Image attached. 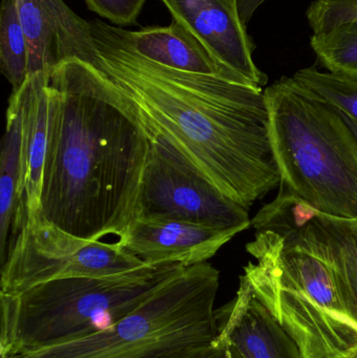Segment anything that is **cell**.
<instances>
[{"mask_svg": "<svg viewBox=\"0 0 357 358\" xmlns=\"http://www.w3.org/2000/svg\"><path fill=\"white\" fill-rule=\"evenodd\" d=\"M89 24L96 52L88 63L149 136L171 143L245 208L280 185L263 88L163 66L142 56L122 27L99 19Z\"/></svg>", "mask_w": 357, "mask_h": 358, "instance_id": "6da1fadb", "label": "cell"}, {"mask_svg": "<svg viewBox=\"0 0 357 358\" xmlns=\"http://www.w3.org/2000/svg\"><path fill=\"white\" fill-rule=\"evenodd\" d=\"M48 130L39 208L29 225L75 239L121 238L136 217L150 136L90 63L48 71Z\"/></svg>", "mask_w": 357, "mask_h": 358, "instance_id": "7a4b0ae2", "label": "cell"}, {"mask_svg": "<svg viewBox=\"0 0 357 358\" xmlns=\"http://www.w3.org/2000/svg\"><path fill=\"white\" fill-rule=\"evenodd\" d=\"M264 96L281 191L327 216L357 220V138L342 113L293 77Z\"/></svg>", "mask_w": 357, "mask_h": 358, "instance_id": "3957f363", "label": "cell"}, {"mask_svg": "<svg viewBox=\"0 0 357 358\" xmlns=\"http://www.w3.org/2000/svg\"><path fill=\"white\" fill-rule=\"evenodd\" d=\"M147 265L110 278L52 280L0 294V358L50 348L107 329L184 271Z\"/></svg>", "mask_w": 357, "mask_h": 358, "instance_id": "277c9868", "label": "cell"}, {"mask_svg": "<svg viewBox=\"0 0 357 358\" xmlns=\"http://www.w3.org/2000/svg\"><path fill=\"white\" fill-rule=\"evenodd\" d=\"M245 267L256 296L268 307L304 358H354L357 323L348 315L327 265L291 231L256 227Z\"/></svg>", "mask_w": 357, "mask_h": 358, "instance_id": "5b68a950", "label": "cell"}, {"mask_svg": "<svg viewBox=\"0 0 357 358\" xmlns=\"http://www.w3.org/2000/svg\"><path fill=\"white\" fill-rule=\"evenodd\" d=\"M219 271L186 267L154 296L107 329L50 348L6 358H165L217 338Z\"/></svg>", "mask_w": 357, "mask_h": 358, "instance_id": "8992f818", "label": "cell"}, {"mask_svg": "<svg viewBox=\"0 0 357 358\" xmlns=\"http://www.w3.org/2000/svg\"><path fill=\"white\" fill-rule=\"evenodd\" d=\"M134 219L242 231L252 224L249 208L226 197L186 155L157 136H150Z\"/></svg>", "mask_w": 357, "mask_h": 358, "instance_id": "52a82bcc", "label": "cell"}, {"mask_svg": "<svg viewBox=\"0 0 357 358\" xmlns=\"http://www.w3.org/2000/svg\"><path fill=\"white\" fill-rule=\"evenodd\" d=\"M145 266L117 241H84L27 225L10 258L0 265V294H19L52 280L117 277Z\"/></svg>", "mask_w": 357, "mask_h": 358, "instance_id": "ba28073f", "label": "cell"}, {"mask_svg": "<svg viewBox=\"0 0 357 358\" xmlns=\"http://www.w3.org/2000/svg\"><path fill=\"white\" fill-rule=\"evenodd\" d=\"M255 224L291 231L330 271L348 315L357 323V239L345 219L316 212L298 198L279 191L254 218Z\"/></svg>", "mask_w": 357, "mask_h": 358, "instance_id": "9c48e42d", "label": "cell"}, {"mask_svg": "<svg viewBox=\"0 0 357 358\" xmlns=\"http://www.w3.org/2000/svg\"><path fill=\"white\" fill-rule=\"evenodd\" d=\"M232 81L263 88L268 76L254 60V44L237 0H161Z\"/></svg>", "mask_w": 357, "mask_h": 358, "instance_id": "30bf717a", "label": "cell"}, {"mask_svg": "<svg viewBox=\"0 0 357 358\" xmlns=\"http://www.w3.org/2000/svg\"><path fill=\"white\" fill-rule=\"evenodd\" d=\"M29 45V76L68 59L88 62L96 52L89 21L63 0H16Z\"/></svg>", "mask_w": 357, "mask_h": 358, "instance_id": "8fae6325", "label": "cell"}, {"mask_svg": "<svg viewBox=\"0 0 357 358\" xmlns=\"http://www.w3.org/2000/svg\"><path fill=\"white\" fill-rule=\"evenodd\" d=\"M215 319L217 338L226 345L230 358H304L245 275L236 296L215 309Z\"/></svg>", "mask_w": 357, "mask_h": 358, "instance_id": "7c38bea8", "label": "cell"}, {"mask_svg": "<svg viewBox=\"0 0 357 358\" xmlns=\"http://www.w3.org/2000/svg\"><path fill=\"white\" fill-rule=\"evenodd\" d=\"M242 229H217L177 220L133 219L119 243L147 265L207 262Z\"/></svg>", "mask_w": 357, "mask_h": 358, "instance_id": "4fadbf2b", "label": "cell"}, {"mask_svg": "<svg viewBox=\"0 0 357 358\" xmlns=\"http://www.w3.org/2000/svg\"><path fill=\"white\" fill-rule=\"evenodd\" d=\"M24 86L13 92L0 157V265L18 245L29 222L23 146Z\"/></svg>", "mask_w": 357, "mask_h": 358, "instance_id": "5bb4252c", "label": "cell"}, {"mask_svg": "<svg viewBox=\"0 0 357 358\" xmlns=\"http://www.w3.org/2000/svg\"><path fill=\"white\" fill-rule=\"evenodd\" d=\"M126 36L142 56L178 71L226 78L205 46L182 24L144 27L126 31ZM232 81V80H231Z\"/></svg>", "mask_w": 357, "mask_h": 358, "instance_id": "9a60e30c", "label": "cell"}, {"mask_svg": "<svg viewBox=\"0 0 357 358\" xmlns=\"http://www.w3.org/2000/svg\"><path fill=\"white\" fill-rule=\"evenodd\" d=\"M48 71L29 76L24 86L23 146L27 165V196L29 220L39 208L41 180L48 130Z\"/></svg>", "mask_w": 357, "mask_h": 358, "instance_id": "2e32d148", "label": "cell"}, {"mask_svg": "<svg viewBox=\"0 0 357 358\" xmlns=\"http://www.w3.org/2000/svg\"><path fill=\"white\" fill-rule=\"evenodd\" d=\"M0 67L18 90L29 78V45L21 24L16 0H2L0 12Z\"/></svg>", "mask_w": 357, "mask_h": 358, "instance_id": "e0dca14e", "label": "cell"}, {"mask_svg": "<svg viewBox=\"0 0 357 358\" xmlns=\"http://www.w3.org/2000/svg\"><path fill=\"white\" fill-rule=\"evenodd\" d=\"M293 78L357 122V75L307 67L298 71Z\"/></svg>", "mask_w": 357, "mask_h": 358, "instance_id": "ac0fdd59", "label": "cell"}, {"mask_svg": "<svg viewBox=\"0 0 357 358\" xmlns=\"http://www.w3.org/2000/svg\"><path fill=\"white\" fill-rule=\"evenodd\" d=\"M310 45L327 71L357 75V22L314 34Z\"/></svg>", "mask_w": 357, "mask_h": 358, "instance_id": "d6986e66", "label": "cell"}, {"mask_svg": "<svg viewBox=\"0 0 357 358\" xmlns=\"http://www.w3.org/2000/svg\"><path fill=\"white\" fill-rule=\"evenodd\" d=\"M314 34L348 22H357V0H314L306 12Z\"/></svg>", "mask_w": 357, "mask_h": 358, "instance_id": "ffe728a7", "label": "cell"}, {"mask_svg": "<svg viewBox=\"0 0 357 358\" xmlns=\"http://www.w3.org/2000/svg\"><path fill=\"white\" fill-rule=\"evenodd\" d=\"M92 12L113 24L121 27L136 24L146 0H84Z\"/></svg>", "mask_w": 357, "mask_h": 358, "instance_id": "44dd1931", "label": "cell"}, {"mask_svg": "<svg viewBox=\"0 0 357 358\" xmlns=\"http://www.w3.org/2000/svg\"><path fill=\"white\" fill-rule=\"evenodd\" d=\"M165 358H230L226 345L216 338L211 344L180 351Z\"/></svg>", "mask_w": 357, "mask_h": 358, "instance_id": "7402d4cb", "label": "cell"}, {"mask_svg": "<svg viewBox=\"0 0 357 358\" xmlns=\"http://www.w3.org/2000/svg\"><path fill=\"white\" fill-rule=\"evenodd\" d=\"M237 1H238L239 14L243 23L247 25L256 10L268 0H237Z\"/></svg>", "mask_w": 357, "mask_h": 358, "instance_id": "603a6c76", "label": "cell"}, {"mask_svg": "<svg viewBox=\"0 0 357 358\" xmlns=\"http://www.w3.org/2000/svg\"><path fill=\"white\" fill-rule=\"evenodd\" d=\"M340 113H342V115H343L344 120H345L346 123H347L348 126H349V127L351 128L352 131L354 132V134H356V136L357 138V122L354 121V120H352L351 117H348V115H345V113H342V111H340Z\"/></svg>", "mask_w": 357, "mask_h": 358, "instance_id": "cb8c5ba5", "label": "cell"}, {"mask_svg": "<svg viewBox=\"0 0 357 358\" xmlns=\"http://www.w3.org/2000/svg\"><path fill=\"white\" fill-rule=\"evenodd\" d=\"M347 221L348 225H349L351 231H354V236L357 239V220H346Z\"/></svg>", "mask_w": 357, "mask_h": 358, "instance_id": "d4e9b609", "label": "cell"}, {"mask_svg": "<svg viewBox=\"0 0 357 358\" xmlns=\"http://www.w3.org/2000/svg\"><path fill=\"white\" fill-rule=\"evenodd\" d=\"M354 358H357V355H356V357H354Z\"/></svg>", "mask_w": 357, "mask_h": 358, "instance_id": "484cf974", "label": "cell"}]
</instances>
